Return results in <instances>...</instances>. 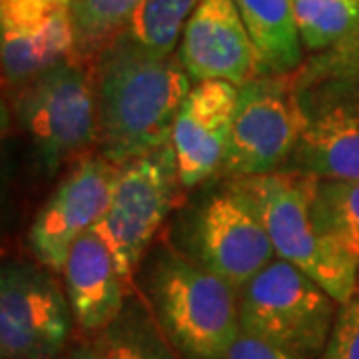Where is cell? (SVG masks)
<instances>
[{
	"instance_id": "cell-26",
	"label": "cell",
	"mask_w": 359,
	"mask_h": 359,
	"mask_svg": "<svg viewBox=\"0 0 359 359\" xmlns=\"http://www.w3.org/2000/svg\"><path fill=\"white\" fill-rule=\"evenodd\" d=\"M358 2H359V0H358Z\"/></svg>"
},
{
	"instance_id": "cell-19",
	"label": "cell",
	"mask_w": 359,
	"mask_h": 359,
	"mask_svg": "<svg viewBox=\"0 0 359 359\" xmlns=\"http://www.w3.org/2000/svg\"><path fill=\"white\" fill-rule=\"evenodd\" d=\"M94 337L110 359H184L158 327L148 304L134 292L122 313Z\"/></svg>"
},
{
	"instance_id": "cell-10",
	"label": "cell",
	"mask_w": 359,
	"mask_h": 359,
	"mask_svg": "<svg viewBox=\"0 0 359 359\" xmlns=\"http://www.w3.org/2000/svg\"><path fill=\"white\" fill-rule=\"evenodd\" d=\"M190 257L238 292L276 259L254 205L230 182L196 208L188 228Z\"/></svg>"
},
{
	"instance_id": "cell-23",
	"label": "cell",
	"mask_w": 359,
	"mask_h": 359,
	"mask_svg": "<svg viewBox=\"0 0 359 359\" xmlns=\"http://www.w3.org/2000/svg\"><path fill=\"white\" fill-rule=\"evenodd\" d=\"M224 359H304L283 347L273 346L256 335L240 332Z\"/></svg>"
},
{
	"instance_id": "cell-20",
	"label": "cell",
	"mask_w": 359,
	"mask_h": 359,
	"mask_svg": "<svg viewBox=\"0 0 359 359\" xmlns=\"http://www.w3.org/2000/svg\"><path fill=\"white\" fill-rule=\"evenodd\" d=\"M304 50H337L359 39L358 0H292Z\"/></svg>"
},
{
	"instance_id": "cell-14",
	"label": "cell",
	"mask_w": 359,
	"mask_h": 359,
	"mask_svg": "<svg viewBox=\"0 0 359 359\" xmlns=\"http://www.w3.org/2000/svg\"><path fill=\"white\" fill-rule=\"evenodd\" d=\"M238 86L226 80L196 82L180 108L172 146L184 190L218 176L230 144Z\"/></svg>"
},
{
	"instance_id": "cell-22",
	"label": "cell",
	"mask_w": 359,
	"mask_h": 359,
	"mask_svg": "<svg viewBox=\"0 0 359 359\" xmlns=\"http://www.w3.org/2000/svg\"><path fill=\"white\" fill-rule=\"evenodd\" d=\"M320 359H359V290L339 304L334 330Z\"/></svg>"
},
{
	"instance_id": "cell-11",
	"label": "cell",
	"mask_w": 359,
	"mask_h": 359,
	"mask_svg": "<svg viewBox=\"0 0 359 359\" xmlns=\"http://www.w3.org/2000/svg\"><path fill=\"white\" fill-rule=\"evenodd\" d=\"M120 166L100 154H84L66 172L28 230L34 262L62 273L70 248L104 218Z\"/></svg>"
},
{
	"instance_id": "cell-16",
	"label": "cell",
	"mask_w": 359,
	"mask_h": 359,
	"mask_svg": "<svg viewBox=\"0 0 359 359\" xmlns=\"http://www.w3.org/2000/svg\"><path fill=\"white\" fill-rule=\"evenodd\" d=\"M266 66V74H287L304 65V44L292 0H231Z\"/></svg>"
},
{
	"instance_id": "cell-9",
	"label": "cell",
	"mask_w": 359,
	"mask_h": 359,
	"mask_svg": "<svg viewBox=\"0 0 359 359\" xmlns=\"http://www.w3.org/2000/svg\"><path fill=\"white\" fill-rule=\"evenodd\" d=\"M297 134L294 72L252 78L238 86L230 144L218 176L233 180L283 172Z\"/></svg>"
},
{
	"instance_id": "cell-24",
	"label": "cell",
	"mask_w": 359,
	"mask_h": 359,
	"mask_svg": "<svg viewBox=\"0 0 359 359\" xmlns=\"http://www.w3.org/2000/svg\"><path fill=\"white\" fill-rule=\"evenodd\" d=\"M60 359H110V355L94 337L92 341H80L74 346H68L65 355Z\"/></svg>"
},
{
	"instance_id": "cell-18",
	"label": "cell",
	"mask_w": 359,
	"mask_h": 359,
	"mask_svg": "<svg viewBox=\"0 0 359 359\" xmlns=\"http://www.w3.org/2000/svg\"><path fill=\"white\" fill-rule=\"evenodd\" d=\"M311 214L321 233L353 266L359 290V180H318Z\"/></svg>"
},
{
	"instance_id": "cell-12",
	"label": "cell",
	"mask_w": 359,
	"mask_h": 359,
	"mask_svg": "<svg viewBox=\"0 0 359 359\" xmlns=\"http://www.w3.org/2000/svg\"><path fill=\"white\" fill-rule=\"evenodd\" d=\"M176 54L194 84L226 80L242 86L266 74L259 50L231 0H200Z\"/></svg>"
},
{
	"instance_id": "cell-5",
	"label": "cell",
	"mask_w": 359,
	"mask_h": 359,
	"mask_svg": "<svg viewBox=\"0 0 359 359\" xmlns=\"http://www.w3.org/2000/svg\"><path fill=\"white\" fill-rule=\"evenodd\" d=\"M14 122L42 172L96 148V100L88 68L65 60L11 90Z\"/></svg>"
},
{
	"instance_id": "cell-17",
	"label": "cell",
	"mask_w": 359,
	"mask_h": 359,
	"mask_svg": "<svg viewBox=\"0 0 359 359\" xmlns=\"http://www.w3.org/2000/svg\"><path fill=\"white\" fill-rule=\"evenodd\" d=\"M140 0H74L68 4L74 46L70 60L88 68L112 42L126 34Z\"/></svg>"
},
{
	"instance_id": "cell-2",
	"label": "cell",
	"mask_w": 359,
	"mask_h": 359,
	"mask_svg": "<svg viewBox=\"0 0 359 359\" xmlns=\"http://www.w3.org/2000/svg\"><path fill=\"white\" fill-rule=\"evenodd\" d=\"M299 134L283 172L359 180V39L294 70Z\"/></svg>"
},
{
	"instance_id": "cell-3",
	"label": "cell",
	"mask_w": 359,
	"mask_h": 359,
	"mask_svg": "<svg viewBox=\"0 0 359 359\" xmlns=\"http://www.w3.org/2000/svg\"><path fill=\"white\" fill-rule=\"evenodd\" d=\"M142 292L158 327L184 359H224L242 332L238 290L178 252L156 254Z\"/></svg>"
},
{
	"instance_id": "cell-25",
	"label": "cell",
	"mask_w": 359,
	"mask_h": 359,
	"mask_svg": "<svg viewBox=\"0 0 359 359\" xmlns=\"http://www.w3.org/2000/svg\"><path fill=\"white\" fill-rule=\"evenodd\" d=\"M58 2H62V4H70V2H74V0H58Z\"/></svg>"
},
{
	"instance_id": "cell-13",
	"label": "cell",
	"mask_w": 359,
	"mask_h": 359,
	"mask_svg": "<svg viewBox=\"0 0 359 359\" xmlns=\"http://www.w3.org/2000/svg\"><path fill=\"white\" fill-rule=\"evenodd\" d=\"M70 8L58 0H0L2 84L13 90L70 60Z\"/></svg>"
},
{
	"instance_id": "cell-6",
	"label": "cell",
	"mask_w": 359,
	"mask_h": 359,
	"mask_svg": "<svg viewBox=\"0 0 359 359\" xmlns=\"http://www.w3.org/2000/svg\"><path fill=\"white\" fill-rule=\"evenodd\" d=\"M240 295L242 332L304 359H320L339 304L306 271L276 257Z\"/></svg>"
},
{
	"instance_id": "cell-21",
	"label": "cell",
	"mask_w": 359,
	"mask_h": 359,
	"mask_svg": "<svg viewBox=\"0 0 359 359\" xmlns=\"http://www.w3.org/2000/svg\"><path fill=\"white\" fill-rule=\"evenodd\" d=\"M198 2L200 0H140L126 34L156 54H176L186 22Z\"/></svg>"
},
{
	"instance_id": "cell-1",
	"label": "cell",
	"mask_w": 359,
	"mask_h": 359,
	"mask_svg": "<svg viewBox=\"0 0 359 359\" xmlns=\"http://www.w3.org/2000/svg\"><path fill=\"white\" fill-rule=\"evenodd\" d=\"M96 100V154L124 166L172 140L192 90L178 54H156L122 34L90 66Z\"/></svg>"
},
{
	"instance_id": "cell-4",
	"label": "cell",
	"mask_w": 359,
	"mask_h": 359,
	"mask_svg": "<svg viewBox=\"0 0 359 359\" xmlns=\"http://www.w3.org/2000/svg\"><path fill=\"white\" fill-rule=\"evenodd\" d=\"M228 182L254 205L276 257L306 271L337 304H346L358 292L355 269L321 233L311 214L318 180L299 172H276Z\"/></svg>"
},
{
	"instance_id": "cell-7",
	"label": "cell",
	"mask_w": 359,
	"mask_h": 359,
	"mask_svg": "<svg viewBox=\"0 0 359 359\" xmlns=\"http://www.w3.org/2000/svg\"><path fill=\"white\" fill-rule=\"evenodd\" d=\"M182 190L172 142L120 168L110 205L94 231L108 245L120 273L132 285L134 271L178 205Z\"/></svg>"
},
{
	"instance_id": "cell-8",
	"label": "cell",
	"mask_w": 359,
	"mask_h": 359,
	"mask_svg": "<svg viewBox=\"0 0 359 359\" xmlns=\"http://www.w3.org/2000/svg\"><path fill=\"white\" fill-rule=\"evenodd\" d=\"M39 262L8 259L0 271L2 359H60L74 316L65 285Z\"/></svg>"
},
{
	"instance_id": "cell-15",
	"label": "cell",
	"mask_w": 359,
	"mask_h": 359,
	"mask_svg": "<svg viewBox=\"0 0 359 359\" xmlns=\"http://www.w3.org/2000/svg\"><path fill=\"white\" fill-rule=\"evenodd\" d=\"M65 292L74 323L88 335L102 334L122 313L134 285L124 280L116 259L94 230L80 236L62 268Z\"/></svg>"
}]
</instances>
